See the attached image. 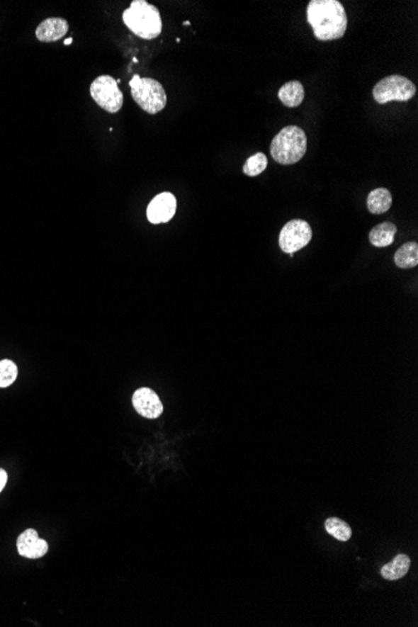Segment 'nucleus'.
Returning a JSON list of instances; mask_svg holds the SVG:
<instances>
[{"instance_id":"f257e3e1","label":"nucleus","mask_w":418,"mask_h":627,"mask_svg":"<svg viewBox=\"0 0 418 627\" xmlns=\"http://www.w3.org/2000/svg\"><path fill=\"white\" fill-rule=\"evenodd\" d=\"M307 21L318 40L341 39L349 27L344 6L338 0H311L307 6Z\"/></svg>"},{"instance_id":"f03ea898","label":"nucleus","mask_w":418,"mask_h":627,"mask_svg":"<svg viewBox=\"0 0 418 627\" xmlns=\"http://www.w3.org/2000/svg\"><path fill=\"white\" fill-rule=\"evenodd\" d=\"M122 18L129 30L142 39L152 40L162 34L161 11L145 0H133Z\"/></svg>"},{"instance_id":"7ed1b4c3","label":"nucleus","mask_w":418,"mask_h":627,"mask_svg":"<svg viewBox=\"0 0 418 627\" xmlns=\"http://www.w3.org/2000/svg\"><path fill=\"white\" fill-rule=\"evenodd\" d=\"M269 149L271 156L279 164H295L306 154V133L297 125H287L274 137Z\"/></svg>"},{"instance_id":"20e7f679","label":"nucleus","mask_w":418,"mask_h":627,"mask_svg":"<svg viewBox=\"0 0 418 627\" xmlns=\"http://www.w3.org/2000/svg\"><path fill=\"white\" fill-rule=\"evenodd\" d=\"M129 86L135 102L148 114L154 115L166 108V91L156 79L135 75L129 81Z\"/></svg>"},{"instance_id":"39448f33","label":"nucleus","mask_w":418,"mask_h":627,"mask_svg":"<svg viewBox=\"0 0 418 627\" xmlns=\"http://www.w3.org/2000/svg\"><path fill=\"white\" fill-rule=\"evenodd\" d=\"M372 94L378 104L407 102L416 96V86L403 75H388L375 84Z\"/></svg>"},{"instance_id":"423d86ee","label":"nucleus","mask_w":418,"mask_h":627,"mask_svg":"<svg viewBox=\"0 0 418 627\" xmlns=\"http://www.w3.org/2000/svg\"><path fill=\"white\" fill-rule=\"evenodd\" d=\"M94 102L106 112L118 113L123 107V93L118 88V81L111 75H99L89 88Z\"/></svg>"},{"instance_id":"0eeeda50","label":"nucleus","mask_w":418,"mask_h":627,"mask_svg":"<svg viewBox=\"0 0 418 627\" xmlns=\"http://www.w3.org/2000/svg\"><path fill=\"white\" fill-rule=\"evenodd\" d=\"M311 225L303 220H292L279 233V247L284 253L293 254L311 242Z\"/></svg>"},{"instance_id":"6e6552de","label":"nucleus","mask_w":418,"mask_h":627,"mask_svg":"<svg viewBox=\"0 0 418 627\" xmlns=\"http://www.w3.org/2000/svg\"><path fill=\"white\" fill-rule=\"evenodd\" d=\"M177 210V199L169 192L158 194L150 200L147 218L152 225H161L172 220Z\"/></svg>"},{"instance_id":"1a4fd4ad","label":"nucleus","mask_w":418,"mask_h":627,"mask_svg":"<svg viewBox=\"0 0 418 627\" xmlns=\"http://www.w3.org/2000/svg\"><path fill=\"white\" fill-rule=\"evenodd\" d=\"M132 402L135 411L143 417L154 419L163 413V405L159 397L156 392L148 387H142L140 390H137L132 397Z\"/></svg>"},{"instance_id":"9d476101","label":"nucleus","mask_w":418,"mask_h":627,"mask_svg":"<svg viewBox=\"0 0 418 627\" xmlns=\"http://www.w3.org/2000/svg\"><path fill=\"white\" fill-rule=\"evenodd\" d=\"M16 548L23 558L37 560L43 558L44 555L48 553L49 546L48 542L39 537L37 531L28 529L18 537Z\"/></svg>"},{"instance_id":"9b49d317","label":"nucleus","mask_w":418,"mask_h":627,"mask_svg":"<svg viewBox=\"0 0 418 627\" xmlns=\"http://www.w3.org/2000/svg\"><path fill=\"white\" fill-rule=\"evenodd\" d=\"M69 30V24L63 18H48L38 26L35 37L42 43L58 42Z\"/></svg>"},{"instance_id":"f8f14e48","label":"nucleus","mask_w":418,"mask_h":627,"mask_svg":"<svg viewBox=\"0 0 418 627\" xmlns=\"http://www.w3.org/2000/svg\"><path fill=\"white\" fill-rule=\"evenodd\" d=\"M278 98L286 107L297 108L305 101V88L298 81H292L281 86Z\"/></svg>"},{"instance_id":"ddd939ff","label":"nucleus","mask_w":418,"mask_h":627,"mask_svg":"<svg viewBox=\"0 0 418 627\" xmlns=\"http://www.w3.org/2000/svg\"><path fill=\"white\" fill-rule=\"evenodd\" d=\"M411 568V558L406 553H400L381 568V576L388 581L402 579Z\"/></svg>"},{"instance_id":"4468645a","label":"nucleus","mask_w":418,"mask_h":627,"mask_svg":"<svg viewBox=\"0 0 418 627\" xmlns=\"http://www.w3.org/2000/svg\"><path fill=\"white\" fill-rule=\"evenodd\" d=\"M392 205V194L386 188H375L367 197V209L372 215H383Z\"/></svg>"},{"instance_id":"2eb2a0df","label":"nucleus","mask_w":418,"mask_h":627,"mask_svg":"<svg viewBox=\"0 0 418 627\" xmlns=\"http://www.w3.org/2000/svg\"><path fill=\"white\" fill-rule=\"evenodd\" d=\"M397 233L396 225L391 222H383L381 225H375V228L370 232L371 244L377 248L391 246L395 241Z\"/></svg>"},{"instance_id":"dca6fc26","label":"nucleus","mask_w":418,"mask_h":627,"mask_svg":"<svg viewBox=\"0 0 418 627\" xmlns=\"http://www.w3.org/2000/svg\"><path fill=\"white\" fill-rule=\"evenodd\" d=\"M395 263L398 269H414L418 264V244L416 242L405 243L395 253Z\"/></svg>"},{"instance_id":"f3484780","label":"nucleus","mask_w":418,"mask_h":627,"mask_svg":"<svg viewBox=\"0 0 418 627\" xmlns=\"http://www.w3.org/2000/svg\"><path fill=\"white\" fill-rule=\"evenodd\" d=\"M326 531L331 536L337 538L338 541H349L352 537V529L346 521L341 520L338 517H329L324 522Z\"/></svg>"},{"instance_id":"a211bd4d","label":"nucleus","mask_w":418,"mask_h":627,"mask_svg":"<svg viewBox=\"0 0 418 627\" xmlns=\"http://www.w3.org/2000/svg\"><path fill=\"white\" fill-rule=\"evenodd\" d=\"M267 166H269V158L259 152L247 159L243 166V173L248 177H257L266 171Z\"/></svg>"},{"instance_id":"6ab92c4d","label":"nucleus","mask_w":418,"mask_h":627,"mask_svg":"<svg viewBox=\"0 0 418 627\" xmlns=\"http://www.w3.org/2000/svg\"><path fill=\"white\" fill-rule=\"evenodd\" d=\"M18 377V367L9 359L0 361V388H6L14 383Z\"/></svg>"},{"instance_id":"aec40b11","label":"nucleus","mask_w":418,"mask_h":627,"mask_svg":"<svg viewBox=\"0 0 418 627\" xmlns=\"http://www.w3.org/2000/svg\"><path fill=\"white\" fill-rule=\"evenodd\" d=\"M6 482H8V475L3 468H0V492L6 487Z\"/></svg>"},{"instance_id":"412c9836","label":"nucleus","mask_w":418,"mask_h":627,"mask_svg":"<svg viewBox=\"0 0 418 627\" xmlns=\"http://www.w3.org/2000/svg\"><path fill=\"white\" fill-rule=\"evenodd\" d=\"M72 42H73V39L70 38V39H67V40H65L64 44L65 45H70V44H72Z\"/></svg>"}]
</instances>
